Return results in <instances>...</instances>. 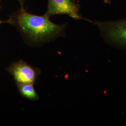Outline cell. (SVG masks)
<instances>
[{"label": "cell", "instance_id": "obj_1", "mask_svg": "<svg viewBox=\"0 0 126 126\" xmlns=\"http://www.w3.org/2000/svg\"><path fill=\"white\" fill-rule=\"evenodd\" d=\"M8 23L35 42L46 41L61 36L65 28V25H59L51 22L45 14L36 16L21 9L10 17Z\"/></svg>", "mask_w": 126, "mask_h": 126}, {"label": "cell", "instance_id": "obj_2", "mask_svg": "<svg viewBox=\"0 0 126 126\" xmlns=\"http://www.w3.org/2000/svg\"><path fill=\"white\" fill-rule=\"evenodd\" d=\"M90 22L98 26L101 36L108 43L126 48V18L116 21Z\"/></svg>", "mask_w": 126, "mask_h": 126}, {"label": "cell", "instance_id": "obj_3", "mask_svg": "<svg viewBox=\"0 0 126 126\" xmlns=\"http://www.w3.org/2000/svg\"><path fill=\"white\" fill-rule=\"evenodd\" d=\"M7 70L13 76L17 86L33 84L40 72L38 69L33 67L22 60L13 63Z\"/></svg>", "mask_w": 126, "mask_h": 126}, {"label": "cell", "instance_id": "obj_4", "mask_svg": "<svg viewBox=\"0 0 126 126\" xmlns=\"http://www.w3.org/2000/svg\"><path fill=\"white\" fill-rule=\"evenodd\" d=\"M47 12L45 14L50 16L56 15H67L74 19H81L79 13L80 7L74 0H48Z\"/></svg>", "mask_w": 126, "mask_h": 126}, {"label": "cell", "instance_id": "obj_5", "mask_svg": "<svg viewBox=\"0 0 126 126\" xmlns=\"http://www.w3.org/2000/svg\"><path fill=\"white\" fill-rule=\"evenodd\" d=\"M17 86L19 92L24 97L32 100L39 99V97L35 90L33 84H25Z\"/></svg>", "mask_w": 126, "mask_h": 126}, {"label": "cell", "instance_id": "obj_6", "mask_svg": "<svg viewBox=\"0 0 126 126\" xmlns=\"http://www.w3.org/2000/svg\"><path fill=\"white\" fill-rule=\"evenodd\" d=\"M19 0V2L20 3L21 6V9H24V8H23V5H24L25 0Z\"/></svg>", "mask_w": 126, "mask_h": 126}, {"label": "cell", "instance_id": "obj_7", "mask_svg": "<svg viewBox=\"0 0 126 126\" xmlns=\"http://www.w3.org/2000/svg\"><path fill=\"white\" fill-rule=\"evenodd\" d=\"M8 23V21H5V22H3V21H1V20H0V24H1V23Z\"/></svg>", "mask_w": 126, "mask_h": 126}]
</instances>
